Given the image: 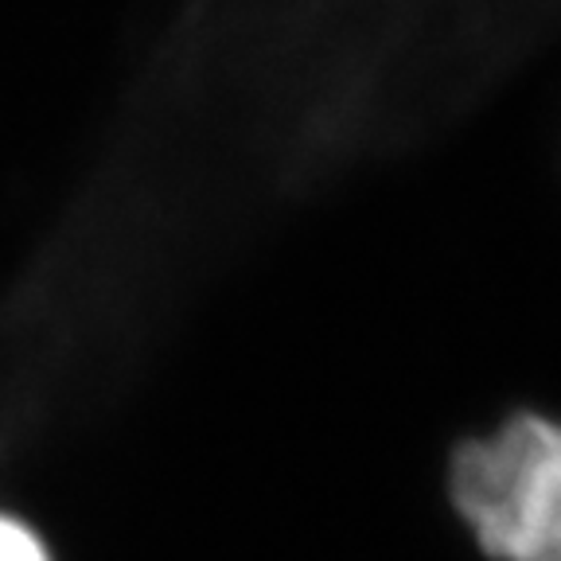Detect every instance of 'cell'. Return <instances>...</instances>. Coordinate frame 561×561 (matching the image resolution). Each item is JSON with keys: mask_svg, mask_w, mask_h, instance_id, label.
Returning <instances> with one entry per match:
<instances>
[{"mask_svg": "<svg viewBox=\"0 0 561 561\" xmlns=\"http://www.w3.org/2000/svg\"><path fill=\"white\" fill-rule=\"evenodd\" d=\"M448 495L491 561H561V417L515 413L465 440Z\"/></svg>", "mask_w": 561, "mask_h": 561, "instance_id": "obj_1", "label": "cell"}, {"mask_svg": "<svg viewBox=\"0 0 561 561\" xmlns=\"http://www.w3.org/2000/svg\"><path fill=\"white\" fill-rule=\"evenodd\" d=\"M0 561H51L44 550V542L35 538V530H27L16 518L0 515Z\"/></svg>", "mask_w": 561, "mask_h": 561, "instance_id": "obj_2", "label": "cell"}]
</instances>
